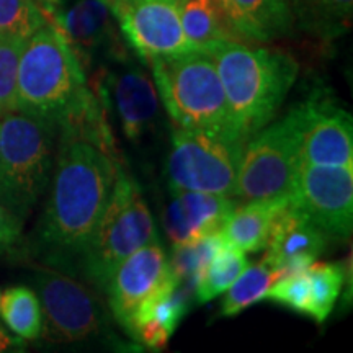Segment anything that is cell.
<instances>
[{"mask_svg": "<svg viewBox=\"0 0 353 353\" xmlns=\"http://www.w3.org/2000/svg\"><path fill=\"white\" fill-rule=\"evenodd\" d=\"M123 167L117 144L70 125L57 126V149L33 255L46 267L76 272Z\"/></svg>", "mask_w": 353, "mask_h": 353, "instance_id": "cell-1", "label": "cell"}, {"mask_svg": "<svg viewBox=\"0 0 353 353\" xmlns=\"http://www.w3.org/2000/svg\"><path fill=\"white\" fill-rule=\"evenodd\" d=\"M205 52L219 74L234 128L249 139L270 123L296 82V59L239 41L219 43Z\"/></svg>", "mask_w": 353, "mask_h": 353, "instance_id": "cell-2", "label": "cell"}, {"mask_svg": "<svg viewBox=\"0 0 353 353\" xmlns=\"http://www.w3.org/2000/svg\"><path fill=\"white\" fill-rule=\"evenodd\" d=\"M85 70L64 34L44 23L25 41L17 76V110L59 123L88 90Z\"/></svg>", "mask_w": 353, "mask_h": 353, "instance_id": "cell-3", "label": "cell"}, {"mask_svg": "<svg viewBox=\"0 0 353 353\" xmlns=\"http://www.w3.org/2000/svg\"><path fill=\"white\" fill-rule=\"evenodd\" d=\"M57 125L23 112L0 117V201L23 224L50 185Z\"/></svg>", "mask_w": 353, "mask_h": 353, "instance_id": "cell-4", "label": "cell"}, {"mask_svg": "<svg viewBox=\"0 0 353 353\" xmlns=\"http://www.w3.org/2000/svg\"><path fill=\"white\" fill-rule=\"evenodd\" d=\"M149 65L159 99L176 128H234L219 74L206 52L161 56Z\"/></svg>", "mask_w": 353, "mask_h": 353, "instance_id": "cell-5", "label": "cell"}, {"mask_svg": "<svg viewBox=\"0 0 353 353\" xmlns=\"http://www.w3.org/2000/svg\"><path fill=\"white\" fill-rule=\"evenodd\" d=\"M159 242L157 229L138 183L118 170L113 193L94 236L79 259L76 272L94 288H107L114 268L141 247Z\"/></svg>", "mask_w": 353, "mask_h": 353, "instance_id": "cell-6", "label": "cell"}, {"mask_svg": "<svg viewBox=\"0 0 353 353\" xmlns=\"http://www.w3.org/2000/svg\"><path fill=\"white\" fill-rule=\"evenodd\" d=\"M245 143L234 128H176L167 159L170 190L232 196Z\"/></svg>", "mask_w": 353, "mask_h": 353, "instance_id": "cell-7", "label": "cell"}, {"mask_svg": "<svg viewBox=\"0 0 353 353\" xmlns=\"http://www.w3.org/2000/svg\"><path fill=\"white\" fill-rule=\"evenodd\" d=\"M301 165V118L294 107L286 117L247 139L234 198L239 201L291 198Z\"/></svg>", "mask_w": 353, "mask_h": 353, "instance_id": "cell-8", "label": "cell"}, {"mask_svg": "<svg viewBox=\"0 0 353 353\" xmlns=\"http://www.w3.org/2000/svg\"><path fill=\"white\" fill-rule=\"evenodd\" d=\"M44 314V335L54 342H79L107 327V311L90 286L70 273L46 267L34 276Z\"/></svg>", "mask_w": 353, "mask_h": 353, "instance_id": "cell-9", "label": "cell"}, {"mask_svg": "<svg viewBox=\"0 0 353 353\" xmlns=\"http://www.w3.org/2000/svg\"><path fill=\"white\" fill-rule=\"evenodd\" d=\"M92 90L105 108L117 114L123 134L132 143L154 132L161 121L157 88L148 72L128 54L108 61V65H100Z\"/></svg>", "mask_w": 353, "mask_h": 353, "instance_id": "cell-10", "label": "cell"}, {"mask_svg": "<svg viewBox=\"0 0 353 353\" xmlns=\"http://www.w3.org/2000/svg\"><path fill=\"white\" fill-rule=\"evenodd\" d=\"M293 203L327 241H347L353 228V167L301 162Z\"/></svg>", "mask_w": 353, "mask_h": 353, "instance_id": "cell-11", "label": "cell"}, {"mask_svg": "<svg viewBox=\"0 0 353 353\" xmlns=\"http://www.w3.org/2000/svg\"><path fill=\"white\" fill-rule=\"evenodd\" d=\"M108 7L123 39L144 63L195 50L185 37L175 0H112Z\"/></svg>", "mask_w": 353, "mask_h": 353, "instance_id": "cell-12", "label": "cell"}, {"mask_svg": "<svg viewBox=\"0 0 353 353\" xmlns=\"http://www.w3.org/2000/svg\"><path fill=\"white\" fill-rule=\"evenodd\" d=\"M301 118V162L353 167L352 114L332 99L317 95L298 105Z\"/></svg>", "mask_w": 353, "mask_h": 353, "instance_id": "cell-13", "label": "cell"}, {"mask_svg": "<svg viewBox=\"0 0 353 353\" xmlns=\"http://www.w3.org/2000/svg\"><path fill=\"white\" fill-rule=\"evenodd\" d=\"M46 23L54 25L64 34L83 70L90 69L100 57L112 61L128 54L105 0H77L69 8L59 3L48 17Z\"/></svg>", "mask_w": 353, "mask_h": 353, "instance_id": "cell-14", "label": "cell"}, {"mask_svg": "<svg viewBox=\"0 0 353 353\" xmlns=\"http://www.w3.org/2000/svg\"><path fill=\"white\" fill-rule=\"evenodd\" d=\"M172 276L169 259L159 242H152L120 262L110 276L105 293L114 321L126 329L131 316L149 294Z\"/></svg>", "mask_w": 353, "mask_h": 353, "instance_id": "cell-15", "label": "cell"}, {"mask_svg": "<svg viewBox=\"0 0 353 353\" xmlns=\"http://www.w3.org/2000/svg\"><path fill=\"white\" fill-rule=\"evenodd\" d=\"M325 236L314 224L290 203L278 214L263 262L273 270L275 281L304 272L325 249Z\"/></svg>", "mask_w": 353, "mask_h": 353, "instance_id": "cell-16", "label": "cell"}, {"mask_svg": "<svg viewBox=\"0 0 353 353\" xmlns=\"http://www.w3.org/2000/svg\"><path fill=\"white\" fill-rule=\"evenodd\" d=\"M162 223L172 245H182L216 234L236 208L237 203L226 195L174 190Z\"/></svg>", "mask_w": 353, "mask_h": 353, "instance_id": "cell-17", "label": "cell"}, {"mask_svg": "<svg viewBox=\"0 0 353 353\" xmlns=\"http://www.w3.org/2000/svg\"><path fill=\"white\" fill-rule=\"evenodd\" d=\"M190 309V288L172 275L139 304L126 325V332L143 347L161 350Z\"/></svg>", "mask_w": 353, "mask_h": 353, "instance_id": "cell-18", "label": "cell"}, {"mask_svg": "<svg viewBox=\"0 0 353 353\" xmlns=\"http://www.w3.org/2000/svg\"><path fill=\"white\" fill-rule=\"evenodd\" d=\"M236 32L247 43H268L293 33L288 0H219Z\"/></svg>", "mask_w": 353, "mask_h": 353, "instance_id": "cell-19", "label": "cell"}, {"mask_svg": "<svg viewBox=\"0 0 353 353\" xmlns=\"http://www.w3.org/2000/svg\"><path fill=\"white\" fill-rule=\"evenodd\" d=\"M290 200L291 198H275L236 206L221 229V234L229 244L239 247L244 252H260L267 245L278 214Z\"/></svg>", "mask_w": 353, "mask_h": 353, "instance_id": "cell-20", "label": "cell"}, {"mask_svg": "<svg viewBox=\"0 0 353 353\" xmlns=\"http://www.w3.org/2000/svg\"><path fill=\"white\" fill-rule=\"evenodd\" d=\"M185 37L196 51L219 43H247L236 32L219 0H175Z\"/></svg>", "mask_w": 353, "mask_h": 353, "instance_id": "cell-21", "label": "cell"}, {"mask_svg": "<svg viewBox=\"0 0 353 353\" xmlns=\"http://www.w3.org/2000/svg\"><path fill=\"white\" fill-rule=\"evenodd\" d=\"M294 20L319 39H334L350 28L353 0H288Z\"/></svg>", "mask_w": 353, "mask_h": 353, "instance_id": "cell-22", "label": "cell"}, {"mask_svg": "<svg viewBox=\"0 0 353 353\" xmlns=\"http://www.w3.org/2000/svg\"><path fill=\"white\" fill-rule=\"evenodd\" d=\"M245 267L247 257L244 250L229 244L224 239L223 245L211 257L205 270L198 278L195 290H193L196 303H208L211 299L218 298L219 294H223Z\"/></svg>", "mask_w": 353, "mask_h": 353, "instance_id": "cell-23", "label": "cell"}, {"mask_svg": "<svg viewBox=\"0 0 353 353\" xmlns=\"http://www.w3.org/2000/svg\"><path fill=\"white\" fill-rule=\"evenodd\" d=\"M0 314L17 337L33 341L43 334V311L33 290L15 286L0 294Z\"/></svg>", "mask_w": 353, "mask_h": 353, "instance_id": "cell-24", "label": "cell"}, {"mask_svg": "<svg viewBox=\"0 0 353 353\" xmlns=\"http://www.w3.org/2000/svg\"><path fill=\"white\" fill-rule=\"evenodd\" d=\"M275 283V275L263 260L247 265L234 283L226 290V296L221 303V316L234 317L245 311L252 304L267 298L268 290Z\"/></svg>", "mask_w": 353, "mask_h": 353, "instance_id": "cell-25", "label": "cell"}, {"mask_svg": "<svg viewBox=\"0 0 353 353\" xmlns=\"http://www.w3.org/2000/svg\"><path fill=\"white\" fill-rule=\"evenodd\" d=\"M223 234L216 232L210 236L200 237V239L187 242L182 245H174L172 259L169 260L170 273L174 275L176 283L188 286L190 290H195L198 278L205 270L211 257L218 252L223 245Z\"/></svg>", "mask_w": 353, "mask_h": 353, "instance_id": "cell-26", "label": "cell"}, {"mask_svg": "<svg viewBox=\"0 0 353 353\" xmlns=\"http://www.w3.org/2000/svg\"><path fill=\"white\" fill-rule=\"evenodd\" d=\"M311 280V311L309 317L322 324L332 312L334 304L341 294L345 281V268L341 263H314L306 268Z\"/></svg>", "mask_w": 353, "mask_h": 353, "instance_id": "cell-27", "label": "cell"}, {"mask_svg": "<svg viewBox=\"0 0 353 353\" xmlns=\"http://www.w3.org/2000/svg\"><path fill=\"white\" fill-rule=\"evenodd\" d=\"M44 23L37 0H0V37L28 39Z\"/></svg>", "mask_w": 353, "mask_h": 353, "instance_id": "cell-28", "label": "cell"}, {"mask_svg": "<svg viewBox=\"0 0 353 353\" xmlns=\"http://www.w3.org/2000/svg\"><path fill=\"white\" fill-rule=\"evenodd\" d=\"M26 39L0 37V117L17 110V76Z\"/></svg>", "mask_w": 353, "mask_h": 353, "instance_id": "cell-29", "label": "cell"}, {"mask_svg": "<svg viewBox=\"0 0 353 353\" xmlns=\"http://www.w3.org/2000/svg\"><path fill=\"white\" fill-rule=\"evenodd\" d=\"M265 299H270V301L299 312V314L309 316V311H311V280H309L306 270L280 278L270 286Z\"/></svg>", "mask_w": 353, "mask_h": 353, "instance_id": "cell-30", "label": "cell"}, {"mask_svg": "<svg viewBox=\"0 0 353 353\" xmlns=\"http://www.w3.org/2000/svg\"><path fill=\"white\" fill-rule=\"evenodd\" d=\"M21 226L23 224L0 201V255L10 252L13 247L19 244Z\"/></svg>", "mask_w": 353, "mask_h": 353, "instance_id": "cell-31", "label": "cell"}, {"mask_svg": "<svg viewBox=\"0 0 353 353\" xmlns=\"http://www.w3.org/2000/svg\"><path fill=\"white\" fill-rule=\"evenodd\" d=\"M23 342H21L20 337H12L3 330H0V352H7L12 350L13 347H21Z\"/></svg>", "mask_w": 353, "mask_h": 353, "instance_id": "cell-32", "label": "cell"}, {"mask_svg": "<svg viewBox=\"0 0 353 353\" xmlns=\"http://www.w3.org/2000/svg\"><path fill=\"white\" fill-rule=\"evenodd\" d=\"M105 2H107V3H110V2H112V0H105Z\"/></svg>", "mask_w": 353, "mask_h": 353, "instance_id": "cell-33", "label": "cell"}]
</instances>
